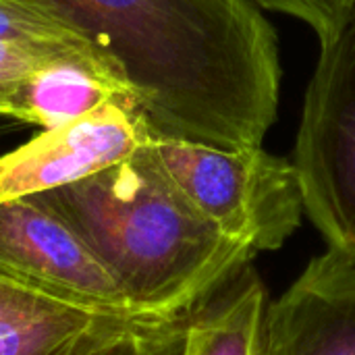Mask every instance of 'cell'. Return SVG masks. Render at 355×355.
<instances>
[{
	"instance_id": "1",
	"label": "cell",
	"mask_w": 355,
	"mask_h": 355,
	"mask_svg": "<svg viewBox=\"0 0 355 355\" xmlns=\"http://www.w3.org/2000/svg\"><path fill=\"white\" fill-rule=\"evenodd\" d=\"M87 37L152 135L260 148L277 123L281 52L252 0H40Z\"/></svg>"
},
{
	"instance_id": "2",
	"label": "cell",
	"mask_w": 355,
	"mask_h": 355,
	"mask_svg": "<svg viewBox=\"0 0 355 355\" xmlns=\"http://www.w3.org/2000/svg\"><path fill=\"white\" fill-rule=\"evenodd\" d=\"M35 198L77 233L148 320H187L256 258L181 196L150 141L110 168Z\"/></svg>"
},
{
	"instance_id": "3",
	"label": "cell",
	"mask_w": 355,
	"mask_h": 355,
	"mask_svg": "<svg viewBox=\"0 0 355 355\" xmlns=\"http://www.w3.org/2000/svg\"><path fill=\"white\" fill-rule=\"evenodd\" d=\"M150 150L181 196L227 239L254 254L279 250L300 227L293 162L260 148L227 150L152 135Z\"/></svg>"
},
{
	"instance_id": "4",
	"label": "cell",
	"mask_w": 355,
	"mask_h": 355,
	"mask_svg": "<svg viewBox=\"0 0 355 355\" xmlns=\"http://www.w3.org/2000/svg\"><path fill=\"white\" fill-rule=\"evenodd\" d=\"M291 162L304 210L329 250L355 260V8L320 46Z\"/></svg>"
},
{
	"instance_id": "5",
	"label": "cell",
	"mask_w": 355,
	"mask_h": 355,
	"mask_svg": "<svg viewBox=\"0 0 355 355\" xmlns=\"http://www.w3.org/2000/svg\"><path fill=\"white\" fill-rule=\"evenodd\" d=\"M0 279L94 314L158 322L131 308L104 264L35 196L0 202Z\"/></svg>"
},
{
	"instance_id": "6",
	"label": "cell",
	"mask_w": 355,
	"mask_h": 355,
	"mask_svg": "<svg viewBox=\"0 0 355 355\" xmlns=\"http://www.w3.org/2000/svg\"><path fill=\"white\" fill-rule=\"evenodd\" d=\"M150 137L144 114L129 102H108L77 121L44 129L0 156V202L87 179L131 158Z\"/></svg>"
},
{
	"instance_id": "7",
	"label": "cell",
	"mask_w": 355,
	"mask_h": 355,
	"mask_svg": "<svg viewBox=\"0 0 355 355\" xmlns=\"http://www.w3.org/2000/svg\"><path fill=\"white\" fill-rule=\"evenodd\" d=\"M264 355H355V260L327 250L268 306Z\"/></svg>"
},
{
	"instance_id": "8",
	"label": "cell",
	"mask_w": 355,
	"mask_h": 355,
	"mask_svg": "<svg viewBox=\"0 0 355 355\" xmlns=\"http://www.w3.org/2000/svg\"><path fill=\"white\" fill-rule=\"evenodd\" d=\"M144 322L94 314L0 279V355H89Z\"/></svg>"
},
{
	"instance_id": "9",
	"label": "cell",
	"mask_w": 355,
	"mask_h": 355,
	"mask_svg": "<svg viewBox=\"0 0 355 355\" xmlns=\"http://www.w3.org/2000/svg\"><path fill=\"white\" fill-rule=\"evenodd\" d=\"M62 56L104 58L87 37L40 0H0V116L17 119L29 77Z\"/></svg>"
},
{
	"instance_id": "10",
	"label": "cell",
	"mask_w": 355,
	"mask_h": 355,
	"mask_svg": "<svg viewBox=\"0 0 355 355\" xmlns=\"http://www.w3.org/2000/svg\"><path fill=\"white\" fill-rule=\"evenodd\" d=\"M108 102H129L137 106L133 94L108 60L62 56L44 64L29 77L21 92L17 121L54 129Z\"/></svg>"
},
{
	"instance_id": "11",
	"label": "cell",
	"mask_w": 355,
	"mask_h": 355,
	"mask_svg": "<svg viewBox=\"0 0 355 355\" xmlns=\"http://www.w3.org/2000/svg\"><path fill=\"white\" fill-rule=\"evenodd\" d=\"M266 312L264 283L248 266L185 320L179 355H264Z\"/></svg>"
},
{
	"instance_id": "12",
	"label": "cell",
	"mask_w": 355,
	"mask_h": 355,
	"mask_svg": "<svg viewBox=\"0 0 355 355\" xmlns=\"http://www.w3.org/2000/svg\"><path fill=\"white\" fill-rule=\"evenodd\" d=\"M260 10L289 15L306 23L318 37L320 46L331 44L347 23L355 0H252Z\"/></svg>"
},
{
	"instance_id": "13",
	"label": "cell",
	"mask_w": 355,
	"mask_h": 355,
	"mask_svg": "<svg viewBox=\"0 0 355 355\" xmlns=\"http://www.w3.org/2000/svg\"><path fill=\"white\" fill-rule=\"evenodd\" d=\"M183 322L175 324H152L129 329L89 355H179L183 339Z\"/></svg>"
}]
</instances>
